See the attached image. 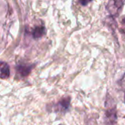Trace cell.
Segmentation results:
<instances>
[{"label": "cell", "instance_id": "cell-1", "mask_svg": "<svg viewBox=\"0 0 125 125\" xmlns=\"http://www.w3.org/2000/svg\"><path fill=\"white\" fill-rule=\"evenodd\" d=\"M124 4V1H110L106 6V9L108 10L111 17L115 18L116 17L119 16Z\"/></svg>", "mask_w": 125, "mask_h": 125}, {"label": "cell", "instance_id": "cell-9", "mask_svg": "<svg viewBox=\"0 0 125 125\" xmlns=\"http://www.w3.org/2000/svg\"></svg>", "mask_w": 125, "mask_h": 125}, {"label": "cell", "instance_id": "cell-3", "mask_svg": "<svg viewBox=\"0 0 125 125\" xmlns=\"http://www.w3.org/2000/svg\"><path fill=\"white\" fill-rule=\"evenodd\" d=\"M10 76V67L5 62H0V78H7Z\"/></svg>", "mask_w": 125, "mask_h": 125}, {"label": "cell", "instance_id": "cell-4", "mask_svg": "<svg viewBox=\"0 0 125 125\" xmlns=\"http://www.w3.org/2000/svg\"><path fill=\"white\" fill-rule=\"evenodd\" d=\"M31 67L29 66H18V71L21 74V75L23 76H26L29 74V73L31 72Z\"/></svg>", "mask_w": 125, "mask_h": 125}, {"label": "cell", "instance_id": "cell-8", "mask_svg": "<svg viewBox=\"0 0 125 125\" xmlns=\"http://www.w3.org/2000/svg\"><path fill=\"white\" fill-rule=\"evenodd\" d=\"M80 2H81V3L83 5H86V4H87L89 2V1H81Z\"/></svg>", "mask_w": 125, "mask_h": 125}, {"label": "cell", "instance_id": "cell-2", "mask_svg": "<svg viewBox=\"0 0 125 125\" xmlns=\"http://www.w3.org/2000/svg\"><path fill=\"white\" fill-rule=\"evenodd\" d=\"M105 118L108 120L109 124H114L116 122L117 116H116V109L115 106L109 107L105 111Z\"/></svg>", "mask_w": 125, "mask_h": 125}, {"label": "cell", "instance_id": "cell-7", "mask_svg": "<svg viewBox=\"0 0 125 125\" xmlns=\"http://www.w3.org/2000/svg\"><path fill=\"white\" fill-rule=\"evenodd\" d=\"M121 24H122V26H121L119 31H120V32H121L122 34H125V17L122 19Z\"/></svg>", "mask_w": 125, "mask_h": 125}, {"label": "cell", "instance_id": "cell-6", "mask_svg": "<svg viewBox=\"0 0 125 125\" xmlns=\"http://www.w3.org/2000/svg\"><path fill=\"white\" fill-rule=\"evenodd\" d=\"M70 98H67V99H64L60 102V105L62 106V108H64V110L67 109L69 105H70Z\"/></svg>", "mask_w": 125, "mask_h": 125}, {"label": "cell", "instance_id": "cell-5", "mask_svg": "<svg viewBox=\"0 0 125 125\" xmlns=\"http://www.w3.org/2000/svg\"><path fill=\"white\" fill-rule=\"evenodd\" d=\"M45 31V29L42 26H37L36 27L33 32H32V34H33V37H35V38H39V37H41Z\"/></svg>", "mask_w": 125, "mask_h": 125}]
</instances>
